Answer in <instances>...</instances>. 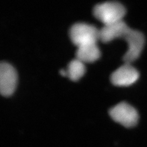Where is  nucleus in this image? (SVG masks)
<instances>
[{
    "instance_id": "nucleus-1",
    "label": "nucleus",
    "mask_w": 147,
    "mask_h": 147,
    "mask_svg": "<svg viewBox=\"0 0 147 147\" xmlns=\"http://www.w3.org/2000/svg\"><path fill=\"white\" fill-rule=\"evenodd\" d=\"M93 13L98 20L107 25L123 20L126 9L120 3L109 1L97 4L94 8Z\"/></svg>"
},
{
    "instance_id": "nucleus-2",
    "label": "nucleus",
    "mask_w": 147,
    "mask_h": 147,
    "mask_svg": "<svg viewBox=\"0 0 147 147\" xmlns=\"http://www.w3.org/2000/svg\"><path fill=\"white\" fill-rule=\"evenodd\" d=\"M70 38L77 47L80 45L97 43L99 40V30L94 26L84 23L74 24L69 31Z\"/></svg>"
},
{
    "instance_id": "nucleus-3",
    "label": "nucleus",
    "mask_w": 147,
    "mask_h": 147,
    "mask_svg": "<svg viewBox=\"0 0 147 147\" xmlns=\"http://www.w3.org/2000/svg\"><path fill=\"white\" fill-rule=\"evenodd\" d=\"M128 45V49L123 57L125 63H131L139 57L145 45V37L141 32L131 28L123 38Z\"/></svg>"
},
{
    "instance_id": "nucleus-4",
    "label": "nucleus",
    "mask_w": 147,
    "mask_h": 147,
    "mask_svg": "<svg viewBox=\"0 0 147 147\" xmlns=\"http://www.w3.org/2000/svg\"><path fill=\"white\" fill-rule=\"evenodd\" d=\"M109 114L115 121L126 127L137 125L139 115L137 110L126 102H120L110 110Z\"/></svg>"
},
{
    "instance_id": "nucleus-5",
    "label": "nucleus",
    "mask_w": 147,
    "mask_h": 147,
    "mask_svg": "<svg viewBox=\"0 0 147 147\" xmlns=\"http://www.w3.org/2000/svg\"><path fill=\"white\" fill-rule=\"evenodd\" d=\"M17 84V74L10 64L2 62L0 64V93L9 96L14 92Z\"/></svg>"
},
{
    "instance_id": "nucleus-6",
    "label": "nucleus",
    "mask_w": 147,
    "mask_h": 147,
    "mask_svg": "<svg viewBox=\"0 0 147 147\" xmlns=\"http://www.w3.org/2000/svg\"><path fill=\"white\" fill-rule=\"evenodd\" d=\"M139 77V72L130 63H125L112 73V83L118 86H129L135 83Z\"/></svg>"
},
{
    "instance_id": "nucleus-7",
    "label": "nucleus",
    "mask_w": 147,
    "mask_h": 147,
    "mask_svg": "<svg viewBox=\"0 0 147 147\" xmlns=\"http://www.w3.org/2000/svg\"><path fill=\"white\" fill-rule=\"evenodd\" d=\"M129 28L123 20L104 25L99 30V40L106 43L116 38H123Z\"/></svg>"
},
{
    "instance_id": "nucleus-8",
    "label": "nucleus",
    "mask_w": 147,
    "mask_h": 147,
    "mask_svg": "<svg viewBox=\"0 0 147 147\" xmlns=\"http://www.w3.org/2000/svg\"><path fill=\"white\" fill-rule=\"evenodd\" d=\"M76 55V59L84 63H93L99 58L100 52L97 43H92L77 47Z\"/></svg>"
},
{
    "instance_id": "nucleus-9",
    "label": "nucleus",
    "mask_w": 147,
    "mask_h": 147,
    "mask_svg": "<svg viewBox=\"0 0 147 147\" xmlns=\"http://www.w3.org/2000/svg\"><path fill=\"white\" fill-rule=\"evenodd\" d=\"M85 63L77 59H73L69 64L67 70V76L72 81H77L85 74Z\"/></svg>"
},
{
    "instance_id": "nucleus-10",
    "label": "nucleus",
    "mask_w": 147,
    "mask_h": 147,
    "mask_svg": "<svg viewBox=\"0 0 147 147\" xmlns=\"http://www.w3.org/2000/svg\"><path fill=\"white\" fill-rule=\"evenodd\" d=\"M59 73L62 76H67V71H64V69H61L59 71Z\"/></svg>"
}]
</instances>
